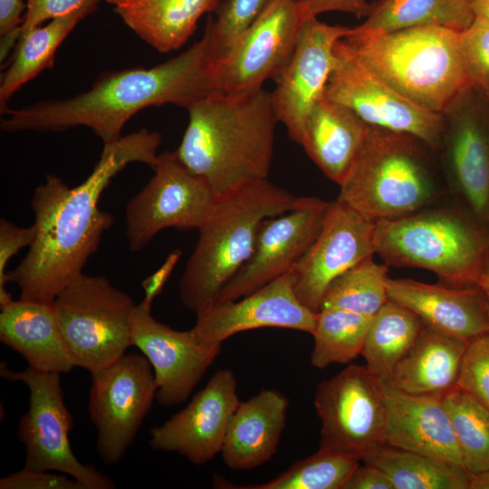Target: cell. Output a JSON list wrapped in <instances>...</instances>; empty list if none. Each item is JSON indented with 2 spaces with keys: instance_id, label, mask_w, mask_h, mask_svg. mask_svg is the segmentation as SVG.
Segmentation results:
<instances>
[{
  "instance_id": "cell-1",
  "label": "cell",
  "mask_w": 489,
  "mask_h": 489,
  "mask_svg": "<svg viewBox=\"0 0 489 489\" xmlns=\"http://www.w3.org/2000/svg\"><path fill=\"white\" fill-rule=\"evenodd\" d=\"M160 144L158 132L141 129L103 146L91 173L81 184L72 187L61 177L48 175L34 189L31 207L35 237L24 257L8 273V283L17 285L20 299L53 302L83 273L102 235L115 221L99 206L103 191L130 163L153 168Z\"/></svg>"
},
{
  "instance_id": "cell-2",
  "label": "cell",
  "mask_w": 489,
  "mask_h": 489,
  "mask_svg": "<svg viewBox=\"0 0 489 489\" xmlns=\"http://www.w3.org/2000/svg\"><path fill=\"white\" fill-rule=\"evenodd\" d=\"M215 91L208 25L202 38L180 54L150 68L102 72L91 87L75 96L52 99L4 110V132L54 131L87 127L103 146L122 135L125 124L141 110L164 104L187 108Z\"/></svg>"
},
{
  "instance_id": "cell-3",
  "label": "cell",
  "mask_w": 489,
  "mask_h": 489,
  "mask_svg": "<svg viewBox=\"0 0 489 489\" xmlns=\"http://www.w3.org/2000/svg\"><path fill=\"white\" fill-rule=\"evenodd\" d=\"M186 109L188 124L174 153L216 197L268 179L279 122L271 91L264 88L242 95L213 91Z\"/></svg>"
},
{
  "instance_id": "cell-4",
  "label": "cell",
  "mask_w": 489,
  "mask_h": 489,
  "mask_svg": "<svg viewBox=\"0 0 489 489\" xmlns=\"http://www.w3.org/2000/svg\"><path fill=\"white\" fill-rule=\"evenodd\" d=\"M365 68L417 105L442 113L472 86L459 32L418 26L381 34L352 32L339 40Z\"/></svg>"
},
{
  "instance_id": "cell-5",
  "label": "cell",
  "mask_w": 489,
  "mask_h": 489,
  "mask_svg": "<svg viewBox=\"0 0 489 489\" xmlns=\"http://www.w3.org/2000/svg\"><path fill=\"white\" fill-rule=\"evenodd\" d=\"M295 199L268 179L216 197L197 229L196 245L179 282L183 304L197 314L213 302L251 256L261 223L290 210Z\"/></svg>"
},
{
  "instance_id": "cell-6",
  "label": "cell",
  "mask_w": 489,
  "mask_h": 489,
  "mask_svg": "<svg viewBox=\"0 0 489 489\" xmlns=\"http://www.w3.org/2000/svg\"><path fill=\"white\" fill-rule=\"evenodd\" d=\"M432 153L412 135L370 126L338 198L374 222L437 204L449 193Z\"/></svg>"
},
{
  "instance_id": "cell-7",
  "label": "cell",
  "mask_w": 489,
  "mask_h": 489,
  "mask_svg": "<svg viewBox=\"0 0 489 489\" xmlns=\"http://www.w3.org/2000/svg\"><path fill=\"white\" fill-rule=\"evenodd\" d=\"M437 204L377 221L375 254L388 266L431 271L446 285H477L489 262L487 243L464 210Z\"/></svg>"
},
{
  "instance_id": "cell-8",
  "label": "cell",
  "mask_w": 489,
  "mask_h": 489,
  "mask_svg": "<svg viewBox=\"0 0 489 489\" xmlns=\"http://www.w3.org/2000/svg\"><path fill=\"white\" fill-rule=\"evenodd\" d=\"M53 303L77 367L90 373L101 369L132 346L131 315L137 303L107 277L82 273Z\"/></svg>"
},
{
  "instance_id": "cell-9",
  "label": "cell",
  "mask_w": 489,
  "mask_h": 489,
  "mask_svg": "<svg viewBox=\"0 0 489 489\" xmlns=\"http://www.w3.org/2000/svg\"><path fill=\"white\" fill-rule=\"evenodd\" d=\"M0 376L23 382L29 389L28 410L21 417L16 432L25 448V468L64 473L86 489L116 488L108 475L80 462L72 450L69 433L73 420L64 402L60 373L29 366L16 371L1 362Z\"/></svg>"
},
{
  "instance_id": "cell-10",
  "label": "cell",
  "mask_w": 489,
  "mask_h": 489,
  "mask_svg": "<svg viewBox=\"0 0 489 489\" xmlns=\"http://www.w3.org/2000/svg\"><path fill=\"white\" fill-rule=\"evenodd\" d=\"M320 449L366 461L383 444L386 402L382 379L367 365L350 364L317 387Z\"/></svg>"
},
{
  "instance_id": "cell-11",
  "label": "cell",
  "mask_w": 489,
  "mask_h": 489,
  "mask_svg": "<svg viewBox=\"0 0 489 489\" xmlns=\"http://www.w3.org/2000/svg\"><path fill=\"white\" fill-rule=\"evenodd\" d=\"M91 375L88 412L97 431L96 450L105 464L116 465L156 399L154 372L143 354L125 353Z\"/></svg>"
},
{
  "instance_id": "cell-12",
  "label": "cell",
  "mask_w": 489,
  "mask_h": 489,
  "mask_svg": "<svg viewBox=\"0 0 489 489\" xmlns=\"http://www.w3.org/2000/svg\"><path fill=\"white\" fill-rule=\"evenodd\" d=\"M152 169L151 178L125 208V236L131 252L145 248L166 228L198 229L216 200L209 186L190 173L174 151L159 154Z\"/></svg>"
},
{
  "instance_id": "cell-13",
  "label": "cell",
  "mask_w": 489,
  "mask_h": 489,
  "mask_svg": "<svg viewBox=\"0 0 489 489\" xmlns=\"http://www.w3.org/2000/svg\"><path fill=\"white\" fill-rule=\"evenodd\" d=\"M334 53L324 99L350 108L369 126L412 135L437 153L445 129L442 113L399 94L349 54L339 41Z\"/></svg>"
},
{
  "instance_id": "cell-14",
  "label": "cell",
  "mask_w": 489,
  "mask_h": 489,
  "mask_svg": "<svg viewBox=\"0 0 489 489\" xmlns=\"http://www.w3.org/2000/svg\"><path fill=\"white\" fill-rule=\"evenodd\" d=\"M445 129L437 153L448 193L471 215L489 223V107L473 86L463 91L443 112Z\"/></svg>"
},
{
  "instance_id": "cell-15",
  "label": "cell",
  "mask_w": 489,
  "mask_h": 489,
  "mask_svg": "<svg viewBox=\"0 0 489 489\" xmlns=\"http://www.w3.org/2000/svg\"><path fill=\"white\" fill-rule=\"evenodd\" d=\"M305 20L291 0H270L227 55L213 64L215 91L248 94L274 80L291 60Z\"/></svg>"
},
{
  "instance_id": "cell-16",
  "label": "cell",
  "mask_w": 489,
  "mask_h": 489,
  "mask_svg": "<svg viewBox=\"0 0 489 489\" xmlns=\"http://www.w3.org/2000/svg\"><path fill=\"white\" fill-rule=\"evenodd\" d=\"M328 205L315 197H296L290 210L264 219L251 256L215 301L240 299L291 273L319 235Z\"/></svg>"
},
{
  "instance_id": "cell-17",
  "label": "cell",
  "mask_w": 489,
  "mask_h": 489,
  "mask_svg": "<svg viewBox=\"0 0 489 489\" xmlns=\"http://www.w3.org/2000/svg\"><path fill=\"white\" fill-rule=\"evenodd\" d=\"M375 225L338 197L329 202L319 235L290 273L302 304L317 313L330 284L375 254Z\"/></svg>"
},
{
  "instance_id": "cell-18",
  "label": "cell",
  "mask_w": 489,
  "mask_h": 489,
  "mask_svg": "<svg viewBox=\"0 0 489 489\" xmlns=\"http://www.w3.org/2000/svg\"><path fill=\"white\" fill-rule=\"evenodd\" d=\"M132 346L149 361L162 407L184 403L221 352L189 331H177L156 320L150 306L138 303L131 315Z\"/></svg>"
},
{
  "instance_id": "cell-19",
  "label": "cell",
  "mask_w": 489,
  "mask_h": 489,
  "mask_svg": "<svg viewBox=\"0 0 489 489\" xmlns=\"http://www.w3.org/2000/svg\"><path fill=\"white\" fill-rule=\"evenodd\" d=\"M350 30L314 16L307 18L291 60L274 79L276 87L271 92L278 121L284 125L290 139L300 145L310 112L323 98L335 62L334 46Z\"/></svg>"
},
{
  "instance_id": "cell-20",
  "label": "cell",
  "mask_w": 489,
  "mask_h": 489,
  "mask_svg": "<svg viewBox=\"0 0 489 489\" xmlns=\"http://www.w3.org/2000/svg\"><path fill=\"white\" fill-rule=\"evenodd\" d=\"M240 402L235 374L229 369H218L186 408L151 429L149 445L155 451L175 452L202 465L221 454Z\"/></svg>"
},
{
  "instance_id": "cell-21",
  "label": "cell",
  "mask_w": 489,
  "mask_h": 489,
  "mask_svg": "<svg viewBox=\"0 0 489 489\" xmlns=\"http://www.w3.org/2000/svg\"><path fill=\"white\" fill-rule=\"evenodd\" d=\"M191 329L209 346H221L229 337L258 328H284L313 332L317 313L296 297L290 273L235 301H215L197 314Z\"/></svg>"
},
{
  "instance_id": "cell-22",
  "label": "cell",
  "mask_w": 489,
  "mask_h": 489,
  "mask_svg": "<svg viewBox=\"0 0 489 489\" xmlns=\"http://www.w3.org/2000/svg\"><path fill=\"white\" fill-rule=\"evenodd\" d=\"M386 424L383 444L463 465L442 395L406 393L382 379Z\"/></svg>"
},
{
  "instance_id": "cell-23",
  "label": "cell",
  "mask_w": 489,
  "mask_h": 489,
  "mask_svg": "<svg viewBox=\"0 0 489 489\" xmlns=\"http://www.w3.org/2000/svg\"><path fill=\"white\" fill-rule=\"evenodd\" d=\"M388 300L415 313L428 326L471 340L489 330V307L475 286L430 284L408 278H387Z\"/></svg>"
},
{
  "instance_id": "cell-24",
  "label": "cell",
  "mask_w": 489,
  "mask_h": 489,
  "mask_svg": "<svg viewBox=\"0 0 489 489\" xmlns=\"http://www.w3.org/2000/svg\"><path fill=\"white\" fill-rule=\"evenodd\" d=\"M0 341L40 371L62 374L77 367L53 302L19 299L1 306Z\"/></svg>"
},
{
  "instance_id": "cell-25",
  "label": "cell",
  "mask_w": 489,
  "mask_h": 489,
  "mask_svg": "<svg viewBox=\"0 0 489 489\" xmlns=\"http://www.w3.org/2000/svg\"><path fill=\"white\" fill-rule=\"evenodd\" d=\"M288 398L276 389H263L234 412L221 451L227 467L248 471L276 453L286 427Z\"/></svg>"
},
{
  "instance_id": "cell-26",
  "label": "cell",
  "mask_w": 489,
  "mask_h": 489,
  "mask_svg": "<svg viewBox=\"0 0 489 489\" xmlns=\"http://www.w3.org/2000/svg\"><path fill=\"white\" fill-rule=\"evenodd\" d=\"M370 126L350 108L322 98L307 119L301 146L339 186L355 164Z\"/></svg>"
},
{
  "instance_id": "cell-27",
  "label": "cell",
  "mask_w": 489,
  "mask_h": 489,
  "mask_svg": "<svg viewBox=\"0 0 489 489\" xmlns=\"http://www.w3.org/2000/svg\"><path fill=\"white\" fill-rule=\"evenodd\" d=\"M468 341L425 324L389 379L414 395H443L457 384Z\"/></svg>"
},
{
  "instance_id": "cell-28",
  "label": "cell",
  "mask_w": 489,
  "mask_h": 489,
  "mask_svg": "<svg viewBox=\"0 0 489 489\" xmlns=\"http://www.w3.org/2000/svg\"><path fill=\"white\" fill-rule=\"evenodd\" d=\"M221 0H120L114 12L159 53L176 51L194 34L200 17Z\"/></svg>"
},
{
  "instance_id": "cell-29",
  "label": "cell",
  "mask_w": 489,
  "mask_h": 489,
  "mask_svg": "<svg viewBox=\"0 0 489 489\" xmlns=\"http://www.w3.org/2000/svg\"><path fill=\"white\" fill-rule=\"evenodd\" d=\"M475 18L473 0H376L369 15L352 32L381 34L430 25L461 32Z\"/></svg>"
},
{
  "instance_id": "cell-30",
  "label": "cell",
  "mask_w": 489,
  "mask_h": 489,
  "mask_svg": "<svg viewBox=\"0 0 489 489\" xmlns=\"http://www.w3.org/2000/svg\"><path fill=\"white\" fill-rule=\"evenodd\" d=\"M90 14L87 10H77L34 28L18 40L12 61L1 76L0 112L8 108L9 100L23 85L53 67L59 45Z\"/></svg>"
},
{
  "instance_id": "cell-31",
  "label": "cell",
  "mask_w": 489,
  "mask_h": 489,
  "mask_svg": "<svg viewBox=\"0 0 489 489\" xmlns=\"http://www.w3.org/2000/svg\"><path fill=\"white\" fill-rule=\"evenodd\" d=\"M364 462L381 469L394 489H469L473 476L461 465L385 444Z\"/></svg>"
},
{
  "instance_id": "cell-32",
  "label": "cell",
  "mask_w": 489,
  "mask_h": 489,
  "mask_svg": "<svg viewBox=\"0 0 489 489\" xmlns=\"http://www.w3.org/2000/svg\"><path fill=\"white\" fill-rule=\"evenodd\" d=\"M425 324L417 313L388 300L372 316L365 338L361 356L367 367L381 379L389 380Z\"/></svg>"
},
{
  "instance_id": "cell-33",
  "label": "cell",
  "mask_w": 489,
  "mask_h": 489,
  "mask_svg": "<svg viewBox=\"0 0 489 489\" xmlns=\"http://www.w3.org/2000/svg\"><path fill=\"white\" fill-rule=\"evenodd\" d=\"M371 319L372 316L342 309H321L312 333V365L323 369L335 363H350L361 355Z\"/></svg>"
},
{
  "instance_id": "cell-34",
  "label": "cell",
  "mask_w": 489,
  "mask_h": 489,
  "mask_svg": "<svg viewBox=\"0 0 489 489\" xmlns=\"http://www.w3.org/2000/svg\"><path fill=\"white\" fill-rule=\"evenodd\" d=\"M463 456L472 475L489 470V408L455 386L442 395Z\"/></svg>"
},
{
  "instance_id": "cell-35",
  "label": "cell",
  "mask_w": 489,
  "mask_h": 489,
  "mask_svg": "<svg viewBox=\"0 0 489 489\" xmlns=\"http://www.w3.org/2000/svg\"><path fill=\"white\" fill-rule=\"evenodd\" d=\"M388 266L376 263L373 255L363 259L330 284L321 309L336 308L373 316L388 301Z\"/></svg>"
},
{
  "instance_id": "cell-36",
  "label": "cell",
  "mask_w": 489,
  "mask_h": 489,
  "mask_svg": "<svg viewBox=\"0 0 489 489\" xmlns=\"http://www.w3.org/2000/svg\"><path fill=\"white\" fill-rule=\"evenodd\" d=\"M361 462L325 449L298 460L273 479L260 484L234 486L243 489H341Z\"/></svg>"
},
{
  "instance_id": "cell-37",
  "label": "cell",
  "mask_w": 489,
  "mask_h": 489,
  "mask_svg": "<svg viewBox=\"0 0 489 489\" xmlns=\"http://www.w3.org/2000/svg\"><path fill=\"white\" fill-rule=\"evenodd\" d=\"M270 0H221L216 17L209 16L211 57L216 63L225 58L240 35L259 16Z\"/></svg>"
},
{
  "instance_id": "cell-38",
  "label": "cell",
  "mask_w": 489,
  "mask_h": 489,
  "mask_svg": "<svg viewBox=\"0 0 489 489\" xmlns=\"http://www.w3.org/2000/svg\"><path fill=\"white\" fill-rule=\"evenodd\" d=\"M459 44L472 86L489 95V24L475 17L459 32Z\"/></svg>"
},
{
  "instance_id": "cell-39",
  "label": "cell",
  "mask_w": 489,
  "mask_h": 489,
  "mask_svg": "<svg viewBox=\"0 0 489 489\" xmlns=\"http://www.w3.org/2000/svg\"><path fill=\"white\" fill-rule=\"evenodd\" d=\"M456 386L489 408V330L468 341Z\"/></svg>"
},
{
  "instance_id": "cell-40",
  "label": "cell",
  "mask_w": 489,
  "mask_h": 489,
  "mask_svg": "<svg viewBox=\"0 0 489 489\" xmlns=\"http://www.w3.org/2000/svg\"><path fill=\"white\" fill-rule=\"evenodd\" d=\"M101 0H26L24 22L17 33L18 40L43 22L67 15L77 10L92 14ZM18 42V41H17Z\"/></svg>"
},
{
  "instance_id": "cell-41",
  "label": "cell",
  "mask_w": 489,
  "mask_h": 489,
  "mask_svg": "<svg viewBox=\"0 0 489 489\" xmlns=\"http://www.w3.org/2000/svg\"><path fill=\"white\" fill-rule=\"evenodd\" d=\"M35 234L34 225L22 227L5 218L0 220V306L14 301L12 294L5 289L8 283L7 264L22 248L30 246Z\"/></svg>"
},
{
  "instance_id": "cell-42",
  "label": "cell",
  "mask_w": 489,
  "mask_h": 489,
  "mask_svg": "<svg viewBox=\"0 0 489 489\" xmlns=\"http://www.w3.org/2000/svg\"><path fill=\"white\" fill-rule=\"evenodd\" d=\"M0 489H86L73 477L53 471L24 467L0 479Z\"/></svg>"
},
{
  "instance_id": "cell-43",
  "label": "cell",
  "mask_w": 489,
  "mask_h": 489,
  "mask_svg": "<svg viewBox=\"0 0 489 489\" xmlns=\"http://www.w3.org/2000/svg\"><path fill=\"white\" fill-rule=\"evenodd\" d=\"M24 0H0V62L3 63L15 47L17 33L24 22Z\"/></svg>"
},
{
  "instance_id": "cell-44",
  "label": "cell",
  "mask_w": 489,
  "mask_h": 489,
  "mask_svg": "<svg viewBox=\"0 0 489 489\" xmlns=\"http://www.w3.org/2000/svg\"><path fill=\"white\" fill-rule=\"evenodd\" d=\"M305 19L317 17L327 12H343L366 18L370 11L371 3L368 0H291Z\"/></svg>"
},
{
  "instance_id": "cell-45",
  "label": "cell",
  "mask_w": 489,
  "mask_h": 489,
  "mask_svg": "<svg viewBox=\"0 0 489 489\" xmlns=\"http://www.w3.org/2000/svg\"><path fill=\"white\" fill-rule=\"evenodd\" d=\"M341 489H394L388 475L378 466L362 462L350 475Z\"/></svg>"
},
{
  "instance_id": "cell-46",
  "label": "cell",
  "mask_w": 489,
  "mask_h": 489,
  "mask_svg": "<svg viewBox=\"0 0 489 489\" xmlns=\"http://www.w3.org/2000/svg\"><path fill=\"white\" fill-rule=\"evenodd\" d=\"M181 255L180 249L172 251L164 263L141 283L144 291V298L141 302L144 304L151 306L153 300L162 292Z\"/></svg>"
},
{
  "instance_id": "cell-47",
  "label": "cell",
  "mask_w": 489,
  "mask_h": 489,
  "mask_svg": "<svg viewBox=\"0 0 489 489\" xmlns=\"http://www.w3.org/2000/svg\"><path fill=\"white\" fill-rule=\"evenodd\" d=\"M469 489H489V470L473 475Z\"/></svg>"
},
{
  "instance_id": "cell-48",
  "label": "cell",
  "mask_w": 489,
  "mask_h": 489,
  "mask_svg": "<svg viewBox=\"0 0 489 489\" xmlns=\"http://www.w3.org/2000/svg\"><path fill=\"white\" fill-rule=\"evenodd\" d=\"M473 8L475 17L489 24V0H473Z\"/></svg>"
},
{
  "instance_id": "cell-49",
  "label": "cell",
  "mask_w": 489,
  "mask_h": 489,
  "mask_svg": "<svg viewBox=\"0 0 489 489\" xmlns=\"http://www.w3.org/2000/svg\"><path fill=\"white\" fill-rule=\"evenodd\" d=\"M477 286H479L484 292L489 307V262L478 282Z\"/></svg>"
},
{
  "instance_id": "cell-50",
  "label": "cell",
  "mask_w": 489,
  "mask_h": 489,
  "mask_svg": "<svg viewBox=\"0 0 489 489\" xmlns=\"http://www.w3.org/2000/svg\"><path fill=\"white\" fill-rule=\"evenodd\" d=\"M109 4L112 5H115L118 2H120V0H106Z\"/></svg>"
},
{
  "instance_id": "cell-51",
  "label": "cell",
  "mask_w": 489,
  "mask_h": 489,
  "mask_svg": "<svg viewBox=\"0 0 489 489\" xmlns=\"http://www.w3.org/2000/svg\"><path fill=\"white\" fill-rule=\"evenodd\" d=\"M486 97V100H487V103H488V107H489V95L485 96Z\"/></svg>"
}]
</instances>
